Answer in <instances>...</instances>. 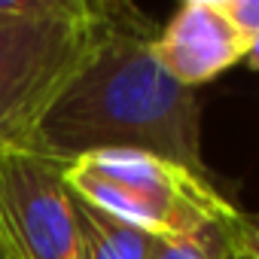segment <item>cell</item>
Wrapping results in <instances>:
<instances>
[{
    "label": "cell",
    "mask_w": 259,
    "mask_h": 259,
    "mask_svg": "<svg viewBox=\"0 0 259 259\" xmlns=\"http://www.w3.org/2000/svg\"><path fill=\"white\" fill-rule=\"evenodd\" d=\"M153 40L150 19L110 4L98 49L40 122L34 153L67 165L89 153L135 150L213 180L201 153L198 95L162 70Z\"/></svg>",
    "instance_id": "cell-1"
},
{
    "label": "cell",
    "mask_w": 259,
    "mask_h": 259,
    "mask_svg": "<svg viewBox=\"0 0 259 259\" xmlns=\"http://www.w3.org/2000/svg\"><path fill=\"white\" fill-rule=\"evenodd\" d=\"M110 19L95 0H0V156L34 153L40 122L89 64Z\"/></svg>",
    "instance_id": "cell-2"
},
{
    "label": "cell",
    "mask_w": 259,
    "mask_h": 259,
    "mask_svg": "<svg viewBox=\"0 0 259 259\" xmlns=\"http://www.w3.org/2000/svg\"><path fill=\"white\" fill-rule=\"evenodd\" d=\"M61 177L85 204L153 238L232 223L238 213L213 180L135 150L89 153L61 165Z\"/></svg>",
    "instance_id": "cell-3"
},
{
    "label": "cell",
    "mask_w": 259,
    "mask_h": 259,
    "mask_svg": "<svg viewBox=\"0 0 259 259\" xmlns=\"http://www.w3.org/2000/svg\"><path fill=\"white\" fill-rule=\"evenodd\" d=\"M0 235L10 259H85L58 162L37 153L0 156Z\"/></svg>",
    "instance_id": "cell-4"
},
{
    "label": "cell",
    "mask_w": 259,
    "mask_h": 259,
    "mask_svg": "<svg viewBox=\"0 0 259 259\" xmlns=\"http://www.w3.org/2000/svg\"><path fill=\"white\" fill-rule=\"evenodd\" d=\"M247 37L223 16L217 0H186L153 40V55L162 70L186 89L217 79L244 61Z\"/></svg>",
    "instance_id": "cell-5"
},
{
    "label": "cell",
    "mask_w": 259,
    "mask_h": 259,
    "mask_svg": "<svg viewBox=\"0 0 259 259\" xmlns=\"http://www.w3.org/2000/svg\"><path fill=\"white\" fill-rule=\"evenodd\" d=\"M73 210L79 220L85 259H150V250L156 241L153 235L101 213L98 207L85 204L76 195H73Z\"/></svg>",
    "instance_id": "cell-6"
},
{
    "label": "cell",
    "mask_w": 259,
    "mask_h": 259,
    "mask_svg": "<svg viewBox=\"0 0 259 259\" xmlns=\"http://www.w3.org/2000/svg\"><path fill=\"white\" fill-rule=\"evenodd\" d=\"M229 244V223H207L195 232L156 238L150 259H226Z\"/></svg>",
    "instance_id": "cell-7"
},
{
    "label": "cell",
    "mask_w": 259,
    "mask_h": 259,
    "mask_svg": "<svg viewBox=\"0 0 259 259\" xmlns=\"http://www.w3.org/2000/svg\"><path fill=\"white\" fill-rule=\"evenodd\" d=\"M217 4L241 37L250 40L259 34V0H217Z\"/></svg>",
    "instance_id": "cell-8"
},
{
    "label": "cell",
    "mask_w": 259,
    "mask_h": 259,
    "mask_svg": "<svg viewBox=\"0 0 259 259\" xmlns=\"http://www.w3.org/2000/svg\"><path fill=\"white\" fill-rule=\"evenodd\" d=\"M229 238L238 250H244L247 256L259 259V210L256 213H244L238 210L235 220L229 223Z\"/></svg>",
    "instance_id": "cell-9"
},
{
    "label": "cell",
    "mask_w": 259,
    "mask_h": 259,
    "mask_svg": "<svg viewBox=\"0 0 259 259\" xmlns=\"http://www.w3.org/2000/svg\"><path fill=\"white\" fill-rule=\"evenodd\" d=\"M244 64L250 70H259V34H253L247 40V52H244Z\"/></svg>",
    "instance_id": "cell-10"
},
{
    "label": "cell",
    "mask_w": 259,
    "mask_h": 259,
    "mask_svg": "<svg viewBox=\"0 0 259 259\" xmlns=\"http://www.w3.org/2000/svg\"><path fill=\"white\" fill-rule=\"evenodd\" d=\"M226 259H253V256H247L244 250H238L235 244H229V253H226Z\"/></svg>",
    "instance_id": "cell-11"
},
{
    "label": "cell",
    "mask_w": 259,
    "mask_h": 259,
    "mask_svg": "<svg viewBox=\"0 0 259 259\" xmlns=\"http://www.w3.org/2000/svg\"><path fill=\"white\" fill-rule=\"evenodd\" d=\"M7 256V244H4V235H0V259Z\"/></svg>",
    "instance_id": "cell-12"
},
{
    "label": "cell",
    "mask_w": 259,
    "mask_h": 259,
    "mask_svg": "<svg viewBox=\"0 0 259 259\" xmlns=\"http://www.w3.org/2000/svg\"><path fill=\"white\" fill-rule=\"evenodd\" d=\"M4 259H10V256H4Z\"/></svg>",
    "instance_id": "cell-13"
}]
</instances>
